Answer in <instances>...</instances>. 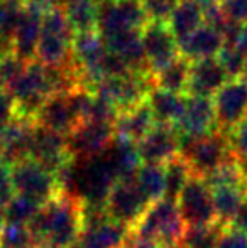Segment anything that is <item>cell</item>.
<instances>
[{"label":"cell","instance_id":"6da1fadb","mask_svg":"<svg viewBox=\"0 0 247 248\" xmlns=\"http://www.w3.org/2000/svg\"><path fill=\"white\" fill-rule=\"evenodd\" d=\"M36 248H68L83 232V206L65 193L44 202L27 225Z\"/></svg>","mask_w":247,"mask_h":248},{"label":"cell","instance_id":"7a4b0ae2","mask_svg":"<svg viewBox=\"0 0 247 248\" xmlns=\"http://www.w3.org/2000/svg\"><path fill=\"white\" fill-rule=\"evenodd\" d=\"M185 232L186 225L181 219L178 204L166 198L149 204L141 221L132 228L134 238L158 247L176 245L181 242Z\"/></svg>","mask_w":247,"mask_h":248},{"label":"cell","instance_id":"3957f363","mask_svg":"<svg viewBox=\"0 0 247 248\" xmlns=\"http://www.w3.org/2000/svg\"><path fill=\"white\" fill-rule=\"evenodd\" d=\"M180 155L185 159L191 174L198 177H207L225 160L235 157L231 150L229 134L218 128L201 137H181Z\"/></svg>","mask_w":247,"mask_h":248},{"label":"cell","instance_id":"277c9868","mask_svg":"<svg viewBox=\"0 0 247 248\" xmlns=\"http://www.w3.org/2000/svg\"><path fill=\"white\" fill-rule=\"evenodd\" d=\"M73 39H75V32L60 7L46 12L43 16L36 61L48 68H63L69 64Z\"/></svg>","mask_w":247,"mask_h":248},{"label":"cell","instance_id":"5b68a950","mask_svg":"<svg viewBox=\"0 0 247 248\" xmlns=\"http://www.w3.org/2000/svg\"><path fill=\"white\" fill-rule=\"evenodd\" d=\"M152 88L154 79L151 73H127L122 76L100 79L92 86V93L97 98L110 103L120 113L146 103Z\"/></svg>","mask_w":247,"mask_h":248},{"label":"cell","instance_id":"8992f818","mask_svg":"<svg viewBox=\"0 0 247 248\" xmlns=\"http://www.w3.org/2000/svg\"><path fill=\"white\" fill-rule=\"evenodd\" d=\"M9 93L16 101L17 117L34 120L46 98L53 95L49 68L39 61L27 62L24 73L10 86Z\"/></svg>","mask_w":247,"mask_h":248},{"label":"cell","instance_id":"52a82bcc","mask_svg":"<svg viewBox=\"0 0 247 248\" xmlns=\"http://www.w3.org/2000/svg\"><path fill=\"white\" fill-rule=\"evenodd\" d=\"M148 22L142 0H107L99 3L97 32L102 39L127 31H142Z\"/></svg>","mask_w":247,"mask_h":248},{"label":"cell","instance_id":"ba28073f","mask_svg":"<svg viewBox=\"0 0 247 248\" xmlns=\"http://www.w3.org/2000/svg\"><path fill=\"white\" fill-rule=\"evenodd\" d=\"M176 204L186 228H203V226L217 225L212 189L203 177L191 176L176 199Z\"/></svg>","mask_w":247,"mask_h":248},{"label":"cell","instance_id":"9c48e42d","mask_svg":"<svg viewBox=\"0 0 247 248\" xmlns=\"http://www.w3.org/2000/svg\"><path fill=\"white\" fill-rule=\"evenodd\" d=\"M10 174H12L14 193L36 199L41 204L48 202L60 193L56 174H53L33 159L14 164Z\"/></svg>","mask_w":247,"mask_h":248},{"label":"cell","instance_id":"30bf717a","mask_svg":"<svg viewBox=\"0 0 247 248\" xmlns=\"http://www.w3.org/2000/svg\"><path fill=\"white\" fill-rule=\"evenodd\" d=\"M149 204L151 202L142 196L134 177H132V179L117 181L114 184L105 201V213L114 221L134 228L144 216Z\"/></svg>","mask_w":247,"mask_h":248},{"label":"cell","instance_id":"8fae6325","mask_svg":"<svg viewBox=\"0 0 247 248\" xmlns=\"http://www.w3.org/2000/svg\"><path fill=\"white\" fill-rule=\"evenodd\" d=\"M114 139V125L82 122L66 135V152L69 159H92L100 155Z\"/></svg>","mask_w":247,"mask_h":248},{"label":"cell","instance_id":"7c38bea8","mask_svg":"<svg viewBox=\"0 0 247 248\" xmlns=\"http://www.w3.org/2000/svg\"><path fill=\"white\" fill-rule=\"evenodd\" d=\"M142 47H144L146 64L151 75L161 71L165 66L180 56L178 41L175 39L166 22L149 20L141 31Z\"/></svg>","mask_w":247,"mask_h":248},{"label":"cell","instance_id":"4fadbf2b","mask_svg":"<svg viewBox=\"0 0 247 248\" xmlns=\"http://www.w3.org/2000/svg\"><path fill=\"white\" fill-rule=\"evenodd\" d=\"M214 108L217 128L231 134L247 117V83L242 78L229 79L215 95Z\"/></svg>","mask_w":247,"mask_h":248},{"label":"cell","instance_id":"5bb4252c","mask_svg":"<svg viewBox=\"0 0 247 248\" xmlns=\"http://www.w3.org/2000/svg\"><path fill=\"white\" fill-rule=\"evenodd\" d=\"M135 145L142 164L165 166L166 162L180 155L181 135L171 125H154L151 132Z\"/></svg>","mask_w":247,"mask_h":248},{"label":"cell","instance_id":"9a60e30c","mask_svg":"<svg viewBox=\"0 0 247 248\" xmlns=\"http://www.w3.org/2000/svg\"><path fill=\"white\" fill-rule=\"evenodd\" d=\"M36 124L29 118L16 117L0 128V159L14 166L31 159V144Z\"/></svg>","mask_w":247,"mask_h":248},{"label":"cell","instance_id":"2e32d148","mask_svg":"<svg viewBox=\"0 0 247 248\" xmlns=\"http://www.w3.org/2000/svg\"><path fill=\"white\" fill-rule=\"evenodd\" d=\"M31 159L56 174L69 160L66 152V135L36 125L31 144Z\"/></svg>","mask_w":247,"mask_h":248},{"label":"cell","instance_id":"e0dca14e","mask_svg":"<svg viewBox=\"0 0 247 248\" xmlns=\"http://www.w3.org/2000/svg\"><path fill=\"white\" fill-rule=\"evenodd\" d=\"M175 128L181 137H201L217 130L214 100L203 96H186L185 111Z\"/></svg>","mask_w":247,"mask_h":248},{"label":"cell","instance_id":"ac0fdd59","mask_svg":"<svg viewBox=\"0 0 247 248\" xmlns=\"http://www.w3.org/2000/svg\"><path fill=\"white\" fill-rule=\"evenodd\" d=\"M43 16L44 14L34 7L24 5L20 10L19 22H17L12 36L10 51L26 62L34 61V58H36L41 27H43Z\"/></svg>","mask_w":247,"mask_h":248},{"label":"cell","instance_id":"d6986e66","mask_svg":"<svg viewBox=\"0 0 247 248\" xmlns=\"http://www.w3.org/2000/svg\"><path fill=\"white\" fill-rule=\"evenodd\" d=\"M229 81L227 75L220 68L217 58L201 59V61L190 62V73H188V96H203L210 98L217 95L218 90Z\"/></svg>","mask_w":247,"mask_h":248},{"label":"cell","instance_id":"ffe728a7","mask_svg":"<svg viewBox=\"0 0 247 248\" xmlns=\"http://www.w3.org/2000/svg\"><path fill=\"white\" fill-rule=\"evenodd\" d=\"M34 124L58 132L61 135H68L80 124L69 103L68 93H56V95L48 96L41 110L37 111Z\"/></svg>","mask_w":247,"mask_h":248},{"label":"cell","instance_id":"44dd1931","mask_svg":"<svg viewBox=\"0 0 247 248\" xmlns=\"http://www.w3.org/2000/svg\"><path fill=\"white\" fill-rule=\"evenodd\" d=\"M224 46L225 41L222 34L215 31L214 27L207 26V24H201L190 36L178 41L180 56L190 62L217 58Z\"/></svg>","mask_w":247,"mask_h":248},{"label":"cell","instance_id":"7402d4cb","mask_svg":"<svg viewBox=\"0 0 247 248\" xmlns=\"http://www.w3.org/2000/svg\"><path fill=\"white\" fill-rule=\"evenodd\" d=\"M132 238V228L107 218L83 228L80 242L86 248H125Z\"/></svg>","mask_w":247,"mask_h":248},{"label":"cell","instance_id":"603a6c76","mask_svg":"<svg viewBox=\"0 0 247 248\" xmlns=\"http://www.w3.org/2000/svg\"><path fill=\"white\" fill-rule=\"evenodd\" d=\"M103 41L109 52L122 59L132 73H149L144 47H142L141 31H127V32L105 37Z\"/></svg>","mask_w":247,"mask_h":248},{"label":"cell","instance_id":"cb8c5ba5","mask_svg":"<svg viewBox=\"0 0 247 248\" xmlns=\"http://www.w3.org/2000/svg\"><path fill=\"white\" fill-rule=\"evenodd\" d=\"M154 125L156 122L152 118L148 103H142L117 115L115 124H114V134L117 139L137 144L151 132Z\"/></svg>","mask_w":247,"mask_h":248},{"label":"cell","instance_id":"d4e9b609","mask_svg":"<svg viewBox=\"0 0 247 248\" xmlns=\"http://www.w3.org/2000/svg\"><path fill=\"white\" fill-rule=\"evenodd\" d=\"M146 103H148L149 110H151L156 125H171V127H176L183 111H185L186 96L181 95V93L152 88Z\"/></svg>","mask_w":247,"mask_h":248},{"label":"cell","instance_id":"484cf974","mask_svg":"<svg viewBox=\"0 0 247 248\" xmlns=\"http://www.w3.org/2000/svg\"><path fill=\"white\" fill-rule=\"evenodd\" d=\"M103 157L109 162L110 169L114 170L117 181L132 179L142 164L137 154V145L134 142L122 140L117 137L103 150Z\"/></svg>","mask_w":247,"mask_h":248},{"label":"cell","instance_id":"4316f807","mask_svg":"<svg viewBox=\"0 0 247 248\" xmlns=\"http://www.w3.org/2000/svg\"><path fill=\"white\" fill-rule=\"evenodd\" d=\"M99 0H61L60 9L75 34L97 31Z\"/></svg>","mask_w":247,"mask_h":248},{"label":"cell","instance_id":"83f0119b","mask_svg":"<svg viewBox=\"0 0 247 248\" xmlns=\"http://www.w3.org/2000/svg\"><path fill=\"white\" fill-rule=\"evenodd\" d=\"M166 24L175 39L181 41L203 24V9L193 0H178Z\"/></svg>","mask_w":247,"mask_h":248},{"label":"cell","instance_id":"f1b7e54d","mask_svg":"<svg viewBox=\"0 0 247 248\" xmlns=\"http://www.w3.org/2000/svg\"><path fill=\"white\" fill-rule=\"evenodd\" d=\"M246 193L247 187H218V189H212L217 225L224 226V228L232 225L242 201H244Z\"/></svg>","mask_w":247,"mask_h":248},{"label":"cell","instance_id":"f546056e","mask_svg":"<svg viewBox=\"0 0 247 248\" xmlns=\"http://www.w3.org/2000/svg\"><path fill=\"white\" fill-rule=\"evenodd\" d=\"M188 73H190V61L178 56L175 61H171L168 66H165L161 71L152 75L154 88H161L166 90V92L181 93L183 95V93H186Z\"/></svg>","mask_w":247,"mask_h":248},{"label":"cell","instance_id":"4dcf8cb0","mask_svg":"<svg viewBox=\"0 0 247 248\" xmlns=\"http://www.w3.org/2000/svg\"><path fill=\"white\" fill-rule=\"evenodd\" d=\"M134 181L139 191L149 202H156L165 198V166L159 164H141Z\"/></svg>","mask_w":247,"mask_h":248},{"label":"cell","instance_id":"1f68e13d","mask_svg":"<svg viewBox=\"0 0 247 248\" xmlns=\"http://www.w3.org/2000/svg\"><path fill=\"white\" fill-rule=\"evenodd\" d=\"M193 176L181 155H176L169 162L165 164V198L176 201L188 179Z\"/></svg>","mask_w":247,"mask_h":248},{"label":"cell","instance_id":"d6a6232c","mask_svg":"<svg viewBox=\"0 0 247 248\" xmlns=\"http://www.w3.org/2000/svg\"><path fill=\"white\" fill-rule=\"evenodd\" d=\"M205 183L210 189H218V187H247L242 177L241 167H239L237 157H231L225 160L220 167L210 172L207 177H203Z\"/></svg>","mask_w":247,"mask_h":248},{"label":"cell","instance_id":"836d02e7","mask_svg":"<svg viewBox=\"0 0 247 248\" xmlns=\"http://www.w3.org/2000/svg\"><path fill=\"white\" fill-rule=\"evenodd\" d=\"M41 208H43V204L39 201H36V199L20 196V194H14V198L10 199L9 204L3 209L5 223L27 226Z\"/></svg>","mask_w":247,"mask_h":248},{"label":"cell","instance_id":"e575fe53","mask_svg":"<svg viewBox=\"0 0 247 248\" xmlns=\"http://www.w3.org/2000/svg\"><path fill=\"white\" fill-rule=\"evenodd\" d=\"M224 226L210 225L203 228H186L180 245L183 248H217Z\"/></svg>","mask_w":247,"mask_h":248},{"label":"cell","instance_id":"d590c367","mask_svg":"<svg viewBox=\"0 0 247 248\" xmlns=\"http://www.w3.org/2000/svg\"><path fill=\"white\" fill-rule=\"evenodd\" d=\"M246 58L247 56L242 52L239 47L235 46H224L222 51L218 52L217 61L220 64V68L224 69V73L227 75L229 79H237L242 78L246 66Z\"/></svg>","mask_w":247,"mask_h":248},{"label":"cell","instance_id":"8d00e7d4","mask_svg":"<svg viewBox=\"0 0 247 248\" xmlns=\"http://www.w3.org/2000/svg\"><path fill=\"white\" fill-rule=\"evenodd\" d=\"M0 248H34V240L26 225L5 223L0 230Z\"/></svg>","mask_w":247,"mask_h":248},{"label":"cell","instance_id":"74e56055","mask_svg":"<svg viewBox=\"0 0 247 248\" xmlns=\"http://www.w3.org/2000/svg\"><path fill=\"white\" fill-rule=\"evenodd\" d=\"M27 62L17 58L12 51L0 56V90L9 92L10 86L20 78V75L26 69Z\"/></svg>","mask_w":247,"mask_h":248},{"label":"cell","instance_id":"f35d334b","mask_svg":"<svg viewBox=\"0 0 247 248\" xmlns=\"http://www.w3.org/2000/svg\"><path fill=\"white\" fill-rule=\"evenodd\" d=\"M178 0H142L146 16L154 22H168Z\"/></svg>","mask_w":247,"mask_h":248},{"label":"cell","instance_id":"ab89813d","mask_svg":"<svg viewBox=\"0 0 247 248\" xmlns=\"http://www.w3.org/2000/svg\"><path fill=\"white\" fill-rule=\"evenodd\" d=\"M231 150L237 159H247V117L229 134Z\"/></svg>","mask_w":247,"mask_h":248},{"label":"cell","instance_id":"60d3db41","mask_svg":"<svg viewBox=\"0 0 247 248\" xmlns=\"http://www.w3.org/2000/svg\"><path fill=\"white\" fill-rule=\"evenodd\" d=\"M12 166L5 160L0 159V208L5 209L9 201L14 198V186H12Z\"/></svg>","mask_w":247,"mask_h":248},{"label":"cell","instance_id":"b9f144b4","mask_svg":"<svg viewBox=\"0 0 247 248\" xmlns=\"http://www.w3.org/2000/svg\"><path fill=\"white\" fill-rule=\"evenodd\" d=\"M220 9L232 22L247 24V0H220Z\"/></svg>","mask_w":247,"mask_h":248},{"label":"cell","instance_id":"7bdbcfd3","mask_svg":"<svg viewBox=\"0 0 247 248\" xmlns=\"http://www.w3.org/2000/svg\"><path fill=\"white\" fill-rule=\"evenodd\" d=\"M217 248H247V233L237 228L227 226L218 238Z\"/></svg>","mask_w":247,"mask_h":248},{"label":"cell","instance_id":"ee69618b","mask_svg":"<svg viewBox=\"0 0 247 248\" xmlns=\"http://www.w3.org/2000/svg\"><path fill=\"white\" fill-rule=\"evenodd\" d=\"M17 117V107L12 95L5 90H0V128Z\"/></svg>","mask_w":247,"mask_h":248},{"label":"cell","instance_id":"f6af8a7d","mask_svg":"<svg viewBox=\"0 0 247 248\" xmlns=\"http://www.w3.org/2000/svg\"><path fill=\"white\" fill-rule=\"evenodd\" d=\"M232 228H237L241 230V232L247 233V193L244 196V201H242L241 208H239L237 215H235L234 221H232Z\"/></svg>","mask_w":247,"mask_h":248},{"label":"cell","instance_id":"bcb514c9","mask_svg":"<svg viewBox=\"0 0 247 248\" xmlns=\"http://www.w3.org/2000/svg\"><path fill=\"white\" fill-rule=\"evenodd\" d=\"M60 3H61V0H26L24 5L34 7V9H37L39 12L46 14V12H49V10L60 7Z\"/></svg>","mask_w":247,"mask_h":248},{"label":"cell","instance_id":"7dc6e473","mask_svg":"<svg viewBox=\"0 0 247 248\" xmlns=\"http://www.w3.org/2000/svg\"><path fill=\"white\" fill-rule=\"evenodd\" d=\"M235 47H239V49H241L247 56V24H242L241 34H239V39H237Z\"/></svg>","mask_w":247,"mask_h":248},{"label":"cell","instance_id":"c3c4849f","mask_svg":"<svg viewBox=\"0 0 247 248\" xmlns=\"http://www.w3.org/2000/svg\"><path fill=\"white\" fill-rule=\"evenodd\" d=\"M193 2H197L201 9H207V7H212V5H217V3H220V0H193Z\"/></svg>","mask_w":247,"mask_h":248},{"label":"cell","instance_id":"681fc988","mask_svg":"<svg viewBox=\"0 0 247 248\" xmlns=\"http://www.w3.org/2000/svg\"><path fill=\"white\" fill-rule=\"evenodd\" d=\"M239 160V167H241L242 177H244V183L247 186V159H237Z\"/></svg>","mask_w":247,"mask_h":248},{"label":"cell","instance_id":"f907efd6","mask_svg":"<svg viewBox=\"0 0 247 248\" xmlns=\"http://www.w3.org/2000/svg\"><path fill=\"white\" fill-rule=\"evenodd\" d=\"M5 225V215H3V208H0V230Z\"/></svg>","mask_w":247,"mask_h":248},{"label":"cell","instance_id":"816d5d0a","mask_svg":"<svg viewBox=\"0 0 247 248\" xmlns=\"http://www.w3.org/2000/svg\"><path fill=\"white\" fill-rule=\"evenodd\" d=\"M5 2H10V3H17V5H24L26 0H5Z\"/></svg>","mask_w":247,"mask_h":248},{"label":"cell","instance_id":"f5cc1de1","mask_svg":"<svg viewBox=\"0 0 247 248\" xmlns=\"http://www.w3.org/2000/svg\"><path fill=\"white\" fill-rule=\"evenodd\" d=\"M242 79L247 83V58H246V66H244V73H242Z\"/></svg>","mask_w":247,"mask_h":248},{"label":"cell","instance_id":"db71d44e","mask_svg":"<svg viewBox=\"0 0 247 248\" xmlns=\"http://www.w3.org/2000/svg\"><path fill=\"white\" fill-rule=\"evenodd\" d=\"M159 248H183L180 243H176V245H166V247H159Z\"/></svg>","mask_w":247,"mask_h":248},{"label":"cell","instance_id":"11a10c76","mask_svg":"<svg viewBox=\"0 0 247 248\" xmlns=\"http://www.w3.org/2000/svg\"><path fill=\"white\" fill-rule=\"evenodd\" d=\"M99 2H107V0H99Z\"/></svg>","mask_w":247,"mask_h":248},{"label":"cell","instance_id":"9f6ffc18","mask_svg":"<svg viewBox=\"0 0 247 248\" xmlns=\"http://www.w3.org/2000/svg\"><path fill=\"white\" fill-rule=\"evenodd\" d=\"M34 248H36V247H34Z\"/></svg>","mask_w":247,"mask_h":248}]
</instances>
